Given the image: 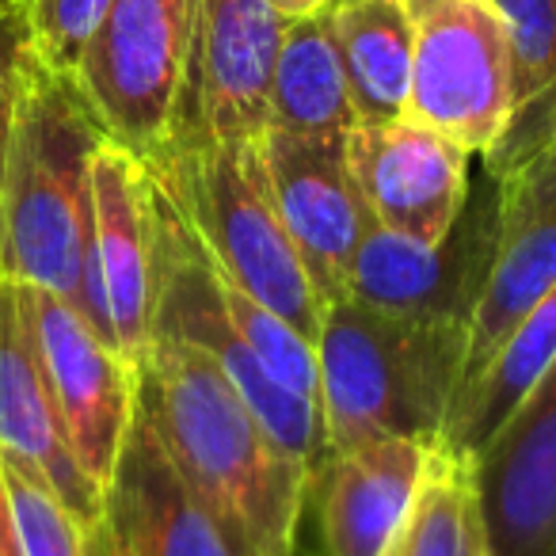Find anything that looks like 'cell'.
Here are the masks:
<instances>
[{
  "mask_svg": "<svg viewBox=\"0 0 556 556\" xmlns=\"http://www.w3.org/2000/svg\"><path fill=\"white\" fill-rule=\"evenodd\" d=\"M80 313L134 366L153 336V202L146 161L103 138L92 156V229H88Z\"/></svg>",
  "mask_w": 556,
  "mask_h": 556,
  "instance_id": "8fae6325",
  "label": "cell"
},
{
  "mask_svg": "<svg viewBox=\"0 0 556 556\" xmlns=\"http://www.w3.org/2000/svg\"><path fill=\"white\" fill-rule=\"evenodd\" d=\"M9 4H20V0H0V9H9Z\"/></svg>",
  "mask_w": 556,
  "mask_h": 556,
  "instance_id": "4dcf8cb0",
  "label": "cell"
},
{
  "mask_svg": "<svg viewBox=\"0 0 556 556\" xmlns=\"http://www.w3.org/2000/svg\"><path fill=\"white\" fill-rule=\"evenodd\" d=\"M146 172L149 202H153V336L184 340L206 358H214L229 378V386L240 393V401L270 431V439L287 454H294L313 472V484H317V472L332 457L320 404L278 386L263 370L260 358L248 351V343L240 340V332L222 309L206 248L194 237L191 222L184 217L168 184L149 164Z\"/></svg>",
  "mask_w": 556,
  "mask_h": 556,
  "instance_id": "5b68a950",
  "label": "cell"
},
{
  "mask_svg": "<svg viewBox=\"0 0 556 556\" xmlns=\"http://www.w3.org/2000/svg\"><path fill=\"white\" fill-rule=\"evenodd\" d=\"M103 138L77 80L42 65L31 50L0 187V278L42 287L80 309L92 156Z\"/></svg>",
  "mask_w": 556,
  "mask_h": 556,
  "instance_id": "7a4b0ae2",
  "label": "cell"
},
{
  "mask_svg": "<svg viewBox=\"0 0 556 556\" xmlns=\"http://www.w3.org/2000/svg\"><path fill=\"white\" fill-rule=\"evenodd\" d=\"M275 4L287 20H302V16H320V12H332L340 0H275Z\"/></svg>",
  "mask_w": 556,
  "mask_h": 556,
  "instance_id": "f1b7e54d",
  "label": "cell"
},
{
  "mask_svg": "<svg viewBox=\"0 0 556 556\" xmlns=\"http://www.w3.org/2000/svg\"><path fill=\"white\" fill-rule=\"evenodd\" d=\"M176 194L206 255L244 294L267 305L305 340H317L325 302L270 202L260 138L164 141L141 156Z\"/></svg>",
  "mask_w": 556,
  "mask_h": 556,
  "instance_id": "277c9868",
  "label": "cell"
},
{
  "mask_svg": "<svg viewBox=\"0 0 556 556\" xmlns=\"http://www.w3.org/2000/svg\"><path fill=\"white\" fill-rule=\"evenodd\" d=\"M4 488H9L12 522H16V541L24 556H115L108 526H85L35 477L4 465Z\"/></svg>",
  "mask_w": 556,
  "mask_h": 556,
  "instance_id": "d4e9b609",
  "label": "cell"
},
{
  "mask_svg": "<svg viewBox=\"0 0 556 556\" xmlns=\"http://www.w3.org/2000/svg\"><path fill=\"white\" fill-rule=\"evenodd\" d=\"M0 462L39 480L85 526L103 522V488L70 446L16 278H0Z\"/></svg>",
  "mask_w": 556,
  "mask_h": 556,
  "instance_id": "2e32d148",
  "label": "cell"
},
{
  "mask_svg": "<svg viewBox=\"0 0 556 556\" xmlns=\"http://www.w3.org/2000/svg\"><path fill=\"white\" fill-rule=\"evenodd\" d=\"M290 20L275 0H194L191 62L168 141H255Z\"/></svg>",
  "mask_w": 556,
  "mask_h": 556,
  "instance_id": "9c48e42d",
  "label": "cell"
},
{
  "mask_svg": "<svg viewBox=\"0 0 556 556\" xmlns=\"http://www.w3.org/2000/svg\"><path fill=\"white\" fill-rule=\"evenodd\" d=\"M492 556H556V358L472 457Z\"/></svg>",
  "mask_w": 556,
  "mask_h": 556,
  "instance_id": "9a60e30c",
  "label": "cell"
},
{
  "mask_svg": "<svg viewBox=\"0 0 556 556\" xmlns=\"http://www.w3.org/2000/svg\"><path fill=\"white\" fill-rule=\"evenodd\" d=\"M495 232H500V184L480 168L457 222L434 244L396 237L374 222L351 260L348 298L396 317L469 325L492 270Z\"/></svg>",
  "mask_w": 556,
  "mask_h": 556,
  "instance_id": "ba28073f",
  "label": "cell"
},
{
  "mask_svg": "<svg viewBox=\"0 0 556 556\" xmlns=\"http://www.w3.org/2000/svg\"><path fill=\"white\" fill-rule=\"evenodd\" d=\"M343 141L348 138H302L282 130H263L260 138L278 222L294 240L325 305L348 294L355 248L374 225L348 172Z\"/></svg>",
  "mask_w": 556,
  "mask_h": 556,
  "instance_id": "4fadbf2b",
  "label": "cell"
},
{
  "mask_svg": "<svg viewBox=\"0 0 556 556\" xmlns=\"http://www.w3.org/2000/svg\"><path fill=\"white\" fill-rule=\"evenodd\" d=\"M434 442L374 439L325 462L313 484L325 556H386L424 484Z\"/></svg>",
  "mask_w": 556,
  "mask_h": 556,
  "instance_id": "ac0fdd59",
  "label": "cell"
},
{
  "mask_svg": "<svg viewBox=\"0 0 556 556\" xmlns=\"http://www.w3.org/2000/svg\"><path fill=\"white\" fill-rule=\"evenodd\" d=\"M556 358V287L538 298L530 313L510 328L492 358L457 389L450 404L446 427L439 434V446L454 457H472L484 450V442L500 431V424L518 408L533 381L545 374Z\"/></svg>",
  "mask_w": 556,
  "mask_h": 556,
  "instance_id": "d6986e66",
  "label": "cell"
},
{
  "mask_svg": "<svg viewBox=\"0 0 556 556\" xmlns=\"http://www.w3.org/2000/svg\"><path fill=\"white\" fill-rule=\"evenodd\" d=\"M31 62V27H27V4L0 9V187H4V161H9L12 115L24 70Z\"/></svg>",
  "mask_w": 556,
  "mask_h": 556,
  "instance_id": "4316f807",
  "label": "cell"
},
{
  "mask_svg": "<svg viewBox=\"0 0 556 556\" xmlns=\"http://www.w3.org/2000/svg\"><path fill=\"white\" fill-rule=\"evenodd\" d=\"M386 556H492L472 462L434 442L416 503Z\"/></svg>",
  "mask_w": 556,
  "mask_h": 556,
  "instance_id": "603a6c76",
  "label": "cell"
},
{
  "mask_svg": "<svg viewBox=\"0 0 556 556\" xmlns=\"http://www.w3.org/2000/svg\"><path fill=\"white\" fill-rule=\"evenodd\" d=\"M313 351L332 454L374 439L439 442L465 378L469 325L396 317L343 294L325 305Z\"/></svg>",
  "mask_w": 556,
  "mask_h": 556,
  "instance_id": "3957f363",
  "label": "cell"
},
{
  "mask_svg": "<svg viewBox=\"0 0 556 556\" xmlns=\"http://www.w3.org/2000/svg\"><path fill=\"white\" fill-rule=\"evenodd\" d=\"M412 88L404 118L484 156L510 123V42L492 0H404Z\"/></svg>",
  "mask_w": 556,
  "mask_h": 556,
  "instance_id": "52a82bcc",
  "label": "cell"
},
{
  "mask_svg": "<svg viewBox=\"0 0 556 556\" xmlns=\"http://www.w3.org/2000/svg\"><path fill=\"white\" fill-rule=\"evenodd\" d=\"M278 556H325V548H320V541H317V545H309V541L298 538L287 553H278Z\"/></svg>",
  "mask_w": 556,
  "mask_h": 556,
  "instance_id": "f546056e",
  "label": "cell"
},
{
  "mask_svg": "<svg viewBox=\"0 0 556 556\" xmlns=\"http://www.w3.org/2000/svg\"><path fill=\"white\" fill-rule=\"evenodd\" d=\"M20 302L73 454L108 492L138 412V366L118 355L65 298L20 282Z\"/></svg>",
  "mask_w": 556,
  "mask_h": 556,
  "instance_id": "30bf717a",
  "label": "cell"
},
{
  "mask_svg": "<svg viewBox=\"0 0 556 556\" xmlns=\"http://www.w3.org/2000/svg\"><path fill=\"white\" fill-rule=\"evenodd\" d=\"M332 31L358 123H396L412 88V24L404 0H340Z\"/></svg>",
  "mask_w": 556,
  "mask_h": 556,
  "instance_id": "44dd1931",
  "label": "cell"
},
{
  "mask_svg": "<svg viewBox=\"0 0 556 556\" xmlns=\"http://www.w3.org/2000/svg\"><path fill=\"white\" fill-rule=\"evenodd\" d=\"M492 179L500 184V232L492 270L469 317L462 386L477 378L538 298L556 287V134Z\"/></svg>",
  "mask_w": 556,
  "mask_h": 556,
  "instance_id": "7c38bea8",
  "label": "cell"
},
{
  "mask_svg": "<svg viewBox=\"0 0 556 556\" xmlns=\"http://www.w3.org/2000/svg\"><path fill=\"white\" fill-rule=\"evenodd\" d=\"M343 156L370 217L396 237L434 244L469 199V153L408 118L351 126Z\"/></svg>",
  "mask_w": 556,
  "mask_h": 556,
  "instance_id": "5bb4252c",
  "label": "cell"
},
{
  "mask_svg": "<svg viewBox=\"0 0 556 556\" xmlns=\"http://www.w3.org/2000/svg\"><path fill=\"white\" fill-rule=\"evenodd\" d=\"M358 126L348 73L336 47L332 12L290 20L270 80L267 130L302 138H348Z\"/></svg>",
  "mask_w": 556,
  "mask_h": 556,
  "instance_id": "ffe728a7",
  "label": "cell"
},
{
  "mask_svg": "<svg viewBox=\"0 0 556 556\" xmlns=\"http://www.w3.org/2000/svg\"><path fill=\"white\" fill-rule=\"evenodd\" d=\"M24 4L35 58L50 70L73 77L111 0H24Z\"/></svg>",
  "mask_w": 556,
  "mask_h": 556,
  "instance_id": "484cf974",
  "label": "cell"
},
{
  "mask_svg": "<svg viewBox=\"0 0 556 556\" xmlns=\"http://www.w3.org/2000/svg\"><path fill=\"white\" fill-rule=\"evenodd\" d=\"M0 556H24L16 541V522H12L9 488H4V465H0Z\"/></svg>",
  "mask_w": 556,
  "mask_h": 556,
  "instance_id": "83f0119b",
  "label": "cell"
},
{
  "mask_svg": "<svg viewBox=\"0 0 556 556\" xmlns=\"http://www.w3.org/2000/svg\"><path fill=\"white\" fill-rule=\"evenodd\" d=\"M210 267H214L217 298H222L225 317L240 332V340L248 343V351L263 363V370L278 386H287L290 393L320 404V374L313 343L302 332H294L282 317H275L267 305H260L252 294H244L214 260H210Z\"/></svg>",
  "mask_w": 556,
  "mask_h": 556,
  "instance_id": "cb8c5ba5",
  "label": "cell"
},
{
  "mask_svg": "<svg viewBox=\"0 0 556 556\" xmlns=\"http://www.w3.org/2000/svg\"><path fill=\"white\" fill-rule=\"evenodd\" d=\"M194 0H111L73 80L111 141L153 156L168 141L191 62Z\"/></svg>",
  "mask_w": 556,
  "mask_h": 556,
  "instance_id": "8992f818",
  "label": "cell"
},
{
  "mask_svg": "<svg viewBox=\"0 0 556 556\" xmlns=\"http://www.w3.org/2000/svg\"><path fill=\"white\" fill-rule=\"evenodd\" d=\"M492 9L510 42V123L480 164L500 176L556 134V0H492Z\"/></svg>",
  "mask_w": 556,
  "mask_h": 556,
  "instance_id": "7402d4cb",
  "label": "cell"
},
{
  "mask_svg": "<svg viewBox=\"0 0 556 556\" xmlns=\"http://www.w3.org/2000/svg\"><path fill=\"white\" fill-rule=\"evenodd\" d=\"M138 408L176 472L248 556H278L302 538L313 472L270 439L214 358L153 336L138 366Z\"/></svg>",
  "mask_w": 556,
  "mask_h": 556,
  "instance_id": "6da1fadb",
  "label": "cell"
},
{
  "mask_svg": "<svg viewBox=\"0 0 556 556\" xmlns=\"http://www.w3.org/2000/svg\"><path fill=\"white\" fill-rule=\"evenodd\" d=\"M103 526L115 556H248L176 472L141 408L103 492Z\"/></svg>",
  "mask_w": 556,
  "mask_h": 556,
  "instance_id": "e0dca14e",
  "label": "cell"
}]
</instances>
